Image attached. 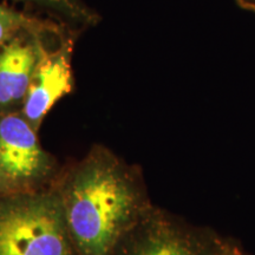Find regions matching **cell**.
<instances>
[{
    "mask_svg": "<svg viewBox=\"0 0 255 255\" xmlns=\"http://www.w3.org/2000/svg\"><path fill=\"white\" fill-rule=\"evenodd\" d=\"M133 209L135 195L120 169L110 161L94 159L73 177L64 214L84 255H108Z\"/></svg>",
    "mask_w": 255,
    "mask_h": 255,
    "instance_id": "obj_1",
    "label": "cell"
},
{
    "mask_svg": "<svg viewBox=\"0 0 255 255\" xmlns=\"http://www.w3.org/2000/svg\"><path fill=\"white\" fill-rule=\"evenodd\" d=\"M65 214L50 196L0 208V255H70Z\"/></svg>",
    "mask_w": 255,
    "mask_h": 255,
    "instance_id": "obj_2",
    "label": "cell"
},
{
    "mask_svg": "<svg viewBox=\"0 0 255 255\" xmlns=\"http://www.w3.org/2000/svg\"><path fill=\"white\" fill-rule=\"evenodd\" d=\"M72 87L71 43L66 41L51 52L44 50L23 103L27 122L37 130L51 108L70 94Z\"/></svg>",
    "mask_w": 255,
    "mask_h": 255,
    "instance_id": "obj_3",
    "label": "cell"
},
{
    "mask_svg": "<svg viewBox=\"0 0 255 255\" xmlns=\"http://www.w3.org/2000/svg\"><path fill=\"white\" fill-rule=\"evenodd\" d=\"M36 131L25 117H0V169L5 176L27 182L46 173L49 159Z\"/></svg>",
    "mask_w": 255,
    "mask_h": 255,
    "instance_id": "obj_4",
    "label": "cell"
},
{
    "mask_svg": "<svg viewBox=\"0 0 255 255\" xmlns=\"http://www.w3.org/2000/svg\"><path fill=\"white\" fill-rule=\"evenodd\" d=\"M43 51L38 31L0 47V109L24 103Z\"/></svg>",
    "mask_w": 255,
    "mask_h": 255,
    "instance_id": "obj_5",
    "label": "cell"
},
{
    "mask_svg": "<svg viewBox=\"0 0 255 255\" xmlns=\"http://www.w3.org/2000/svg\"><path fill=\"white\" fill-rule=\"evenodd\" d=\"M25 1L49 8L57 14L76 23L92 24L96 20V15L83 4L82 0H25Z\"/></svg>",
    "mask_w": 255,
    "mask_h": 255,
    "instance_id": "obj_6",
    "label": "cell"
},
{
    "mask_svg": "<svg viewBox=\"0 0 255 255\" xmlns=\"http://www.w3.org/2000/svg\"><path fill=\"white\" fill-rule=\"evenodd\" d=\"M40 28L41 26L36 21H31L23 14L0 5V47L13 39L18 32L39 31Z\"/></svg>",
    "mask_w": 255,
    "mask_h": 255,
    "instance_id": "obj_7",
    "label": "cell"
},
{
    "mask_svg": "<svg viewBox=\"0 0 255 255\" xmlns=\"http://www.w3.org/2000/svg\"><path fill=\"white\" fill-rule=\"evenodd\" d=\"M136 255H195L180 239L169 234L156 235L143 245Z\"/></svg>",
    "mask_w": 255,
    "mask_h": 255,
    "instance_id": "obj_8",
    "label": "cell"
},
{
    "mask_svg": "<svg viewBox=\"0 0 255 255\" xmlns=\"http://www.w3.org/2000/svg\"><path fill=\"white\" fill-rule=\"evenodd\" d=\"M245 8L255 9V0H238Z\"/></svg>",
    "mask_w": 255,
    "mask_h": 255,
    "instance_id": "obj_9",
    "label": "cell"
},
{
    "mask_svg": "<svg viewBox=\"0 0 255 255\" xmlns=\"http://www.w3.org/2000/svg\"><path fill=\"white\" fill-rule=\"evenodd\" d=\"M0 174H2V171H1V169H0Z\"/></svg>",
    "mask_w": 255,
    "mask_h": 255,
    "instance_id": "obj_10",
    "label": "cell"
}]
</instances>
